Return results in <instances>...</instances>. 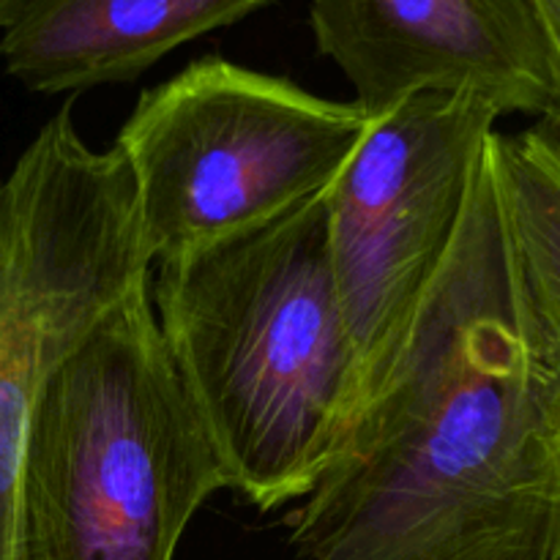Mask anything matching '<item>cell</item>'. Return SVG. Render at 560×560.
Here are the masks:
<instances>
[{
    "instance_id": "cell-10",
    "label": "cell",
    "mask_w": 560,
    "mask_h": 560,
    "mask_svg": "<svg viewBox=\"0 0 560 560\" xmlns=\"http://www.w3.org/2000/svg\"><path fill=\"white\" fill-rule=\"evenodd\" d=\"M534 9L536 14H539L547 44H550L552 63H556L558 82H560V0H534ZM550 124H556L560 129V109H558V118L550 120Z\"/></svg>"
},
{
    "instance_id": "cell-1",
    "label": "cell",
    "mask_w": 560,
    "mask_h": 560,
    "mask_svg": "<svg viewBox=\"0 0 560 560\" xmlns=\"http://www.w3.org/2000/svg\"><path fill=\"white\" fill-rule=\"evenodd\" d=\"M490 140L397 366L290 512L299 560H560V355Z\"/></svg>"
},
{
    "instance_id": "cell-3",
    "label": "cell",
    "mask_w": 560,
    "mask_h": 560,
    "mask_svg": "<svg viewBox=\"0 0 560 560\" xmlns=\"http://www.w3.org/2000/svg\"><path fill=\"white\" fill-rule=\"evenodd\" d=\"M222 463L164 350L151 279L49 377L27 435L16 560H173Z\"/></svg>"
},
{
    "instance_id": "cell-7",
    "label": "cell",
    "mask_w": 560,
    "mask_h": 560,
    "mask_svg": "<svg viewBox=\"0 0 560 560\" xmlns=\"http://www.w3.org/2000/svg\"><path fill=\"white\" fill-rule=\"evenodd\" d=\"M310 25L370 113L419 93H470L501 118H558V71L534 0H310Z\"/></svg>"
},
{
    "instance_id": "cell-5",
    "label": "cell",
    "mask_w": 560,
    "mask_h": 560,
    "mask_svg": "<svg viewBox=\"0 0 560 560\" xmlns=\"http://www.w3.org/2000/svg\"><path fill=\"white\" fill-rule=\"evenodd\" d=\"M151 268L129 167L88 145L66 104L0 180V560H16L22 463L49 377Z\"/></svg>"
},
{
    "instance_id": "cell-4",
    "label": "cell",
    "mask_w": 560,
    "mask_h": 560,
    "mask_svg": "<svg viewBox=\"0 0 560 560\" xmlns=\"http://www.w3.org/2000/svg\"><path fill=\"white\" fill-rule=\"evenodd\" d=\"M377 115L222 55L142 91L113 148L151 262L200 255L326 191Z\"/></svg>"
},
{
    "instance_id": "cell-11",
    "label": "cell",
    "mask_w": 560,
    "mask_h": 560,
    "mask_svg": "<svg viewBox=\"0 0 560 560\" xmlns=\"http://www.w3.org/2000/svg\"><path fill=\"white\" fill-rule=\"evenodd\" d=\"M27 5V0H0V31L11 25L16 16L22 14V9Z\"/></svg>"
},
{
    "instance_id": "cell-9",
    "label": "cell",
    "mask_w": 560,
    "mask_h": 560,
    "mask_svg": "<svg viewBox=\"0 0 560 560\" xmlns=\"http://www.w3.org/2000/svg\"><path fill=\"white\" fill-rule=\"evenodd\" d=\"M490 151L525 282L560 355V129H495Z\"/></svg>"
},
{
    "instance_id": "cell-8",
    "label": "cell",
    "mask_w": 560,
    "mask_h": 560,
    "mask_svg": "<svg viewBox=\"0 0 560 560\" xmlns=\"http://www.w3.org/2000/svg\"><path fill=\"white\" fill-rule=\"evenodd\" d=\"M273 0H27L0 60L44 96L135 82L184 44L238 25Z\"/></svg>"
},
{
    "instance_id": "cell-2",
    "label": "cell",
    "mask_w": 560,
    "mask_h": 560,
    "mask_svg": "<svg viewBox=\"0 0 560 560\" xmlns=\"http://www.w3.org/2000/svg\"><path fill=\"white\" fill-rule=\"evenodd\" d=\"M326 191L151 279L164 350L228 490L262 514L312 495L359 419Z\"/></svg>"
},
{
    "instance_id": "cell-6",
    "label": "cell",
    "mask_w": 560,
    "mask_h": 560,
    "mask_svg": "<svg viewBox=\"0 0 560 560\" xmlns=\"http://www.w3.org/2000/svg\"><path fill=\"white\" fill-rule=\"evenodd\" d=\"M498 118L470 93L410 96L377 115L328 186V246L359 419L386 386L452 252Z\"/></svg>"
}]
</instances>
